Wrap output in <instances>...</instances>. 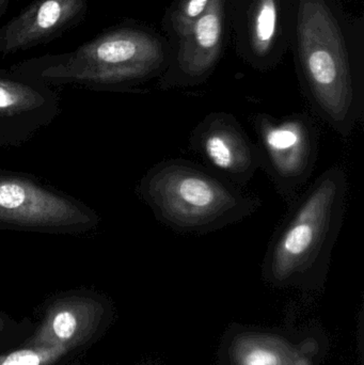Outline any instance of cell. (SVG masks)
I'll return each instance as SVG.
<instances>
[{
  "label": "cell",
  "mask_w": 364,
  "mask_h": 365,
  "mask_svg": "<svg viewBox=\"0 0 364 365\" xmlns=\"http://www.w3.org/2000/svg\"><path fill=\"white\" fill-rule=\"evenodd\" d=\"M59 111L49 86L0 68V145H19L48 125Z\"/></svg>",
  "instance_id": "obj_8"
},
{
  "label": "cell",
  "mask_w": 364,
  "mask_h": 365,
  "mask_svg": "<svg viewBox=\"0 0 364 365\" xmlns=\"http://www.w3.org/2000/svg\"><path fill=\"white\" fill-rule=\"evenodd\" d=\"M88 0H34L0 28V56L51 42L78 25Z\"/></svg>",
  "instance_id": "obj_9"
},
{
  "label": "cell",
  "mask_w": 364,
  "mask_h": 365,
  "mask_svg": "<svg viewBox=\"0 0 364 365\" xmlns=\"http://www.w3.org/2000/svg\"><path fill=\"white\" fill-rule=\"evenodd\" d=\"M189 145L209 170L239 187L261 169L256 143L231 113H207L190 133Z\"/></svg>",
  "instance_id": "obj_7"
},
{
  "label": "cell",
  "mask_w": 364,
  "mask_h": 365,
  "mask_svg": "<svg viewBox=\"0 0 364 365\" xmlns=\"http://www.w3.org/2000/svg\"><path fill=\"white\" fill-rule=\"evenodd\" d=\"M76 319L72 313L68 312V311L59 313L53 319V331L61 340H68L72 338L73 334L76 331Z\"/></svg>",
  "instance_id": "obj_14"
},
{
  "label": "cell",
  "mask_w": 364,
  "mask_h": 365,
  "mask_svg": "<svg viewBox=\"0 0 364 365\" xmlns=\"http://www.w3.org/2000/svg\"><path fill=\"white\" fill-rule=\"evenodd\" d=\"M38 355L31 351H21L11 354L2 365H40Z\"/></svg>",
  "instance_id": "obj_15"
},
{
  "label": "cell",
  "mask_w": 364,
  "mask_h": 365,
  "mask_svg": "<svg viewBox=\"0 0 364 365\" xmlns=\"http://www.w3.org/2000/svg\"><path fill=\"white\" fill-rule=\"evenodd\" d=\"M231 349L235 365H310L296 349L273 336H241Z\"/></svg>",
  "instance_id": "obj_11"
},
{
  "label": "cell",
  "mask_w": 364,
  "mask_h": 365,
  "mask_svg": "<svg viewBox=\"0 0 364 365\" xmlns=\"http://www.w3.org/2000/svg\"><path fill=\"white\" fill-rule=\"evenodd\" d=\"M348 182L331 167L288 204L265 253V277L276 284L307 283L326 272L346 210Z\"/></svg>",
  "instance_id": "obj_1"
},
{
  "label": "cell",
  "mask_w": 364,
  "mask_h": 365,
  "mask_svg": "<svg viewBox=\"0 0 364 365\" xmlns=\"http://www.w3.org/2000/svg\"><path fill=\"white\" fill-rule=\"evenodd\" d=\"M224 0H212L187 36L181 38L177 68L185 81L204 78L219 57L222 48Z\"/></svg>",
  "instance_id": "obj_10"
},
{
  "label": "cell",
  "mask_w": 364,
  "mask_h": 365,
  "mask_svg": "<svg viewBox=\"0 0 364 365\" xmlns=\"http://www.w3.org/2000/svg\"><path fill=\"white\" fill-rule=\"evenodd\" d=\"M212 0H183L172 16V25L180 38L187 36L197 19L209 8Z\"/></svg>",
  "instance_id": "obj_13"
},
{
  "label": "cell",
  "mask_w": 364,
  "mask_h": 365,
  "mask_svg": "<svg viewBox=\"0 0 364 365\" xmlns=\"http://www.w3.org/2000/svg\"><path fill=\"white\" fill-rule=\"evenodd\" d=\"M10 2L11 0H0V17L8 10L9 4H10Z\"/></svg>",
  "instance_id": "obj_16"
},
{
  "label": "cell",
  "mask_w": 364,
  "mask_h": 365,
  "mask_svg": "<svg viewBox=\"0 0 364 365\" xmlns=\"http://www.w3.org/2000/svg\"><path fill=\"white\" fill-rule=\"evenodd\" d=\"M162 62L157 38L125 26L105 30L74 51L32 58L11 70L47 86L121 90L153 75Z\"/></svg>",
  "instance_id": "obj_3"
},
{
  "label": "cell",
  "mask_w": 364,
  "mask_h": 365,
  "mask_svg": "<svg viewBox=\"0 0 364 365\" xmlns=\"http://www.w3.org/2000/svg\"><path fill=\"white\" fill-rule=\"evenodd\" d=\"M252 125L261 169L282 199L292 203L316 169L318 130L313 118L303 113L281 118L260 113L254 115Z\"/></svg>",
  "instance_id": "obj_5"
},
{
  "label": "cell",
  "mask_w": 364,
  "mask_h": 365,
  "mask_svg": "<svg viewBox=\"0 0 364 365\" xmlns=\"http://www.w3.org/2000/svg\"><path fill=\"white\" fill-rule=\"evenodd\" d=\"M138 193L162 225L199 235L239 222L262 205L256 195L182 158L152 167L141 180Z\"/></svg>",
  "instance_id": "obj_2"
},
{
  "label": "cell",
  "mask_w": 364,
  "mask_h": 365,
  "mask_svg": "<svg viewBox=\"0 0 364 365\" xmlns=\"http://www.w3.org/2000/svg\"><path fill=\"white\" fill-rule=\"evenodd\" d=\"M93 210L19 175L0 173V229L80 233L98 225Z\"/></svg>",
  "instance_id": "obj_6"
},
{
  "label": "cell",
  "mask_w": 364,
  "mask_h": 365,
  "mask_svg": "<svg viewBox=\"0 0 364 365\" xmlns=\"http://www.w3.org/2000/svg\"><path fill=\"white\" fill-rule=\"evenodd\" d=\"M299 56L314 113L342 137L363 121L357 89L340 28L324 0H301Z\"/></svg>",
  "instance_id": "obj_4"
},
{
  "label": "cell",
  "mask_w": 364,
  "mask_h": 365,
  "mask_svg": "<svg viewBox=\"0 0 364 365\" xmlns=\"http://www.w3.org/2000/svg\"><path fill=\"white\" fill-rule=\"evenodd\" d=\"M278 0H258L252 21V49L258 57L271 51L277 34Z\"/></svg>",
  "instance_id": "obj_12"
}]
</instances>
